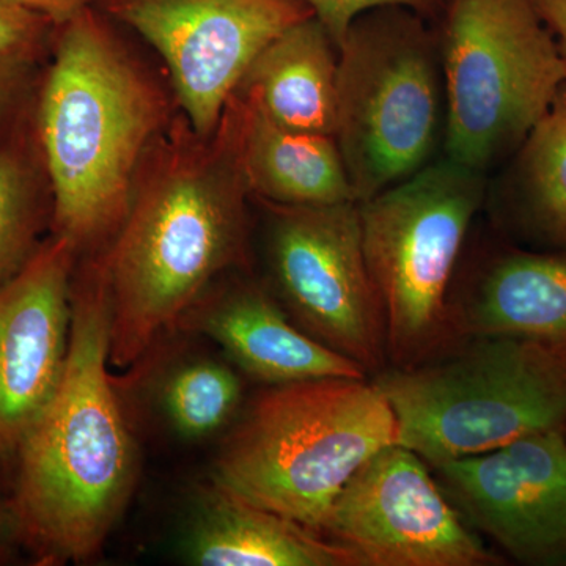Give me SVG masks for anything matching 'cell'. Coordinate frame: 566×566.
Returning a JSON list of instances; mask_svg holds the SVG:
<instances>
[{"mask_svg": "<svg viewBox=\"0 0 566 566\" xmlns=\"http://www.w3.org/2000/svg\"><path fill=\"white\" fill-rule=\"evenodd\" d=\"M248 196L229 107L211 137L185 120L156 140L128 212L99 253L111 367L137 364L216 275L243 262Z\"/></svg>", "mask_w": 566, "mask_h": 566, "instance_id": "cell-1", "label": "cell"}, {"mask_svg": "<svg viewBox=\"0 0 566 566\" xmlns=\"http://www.w3.org/2000/svg\"><path fill=\"white\" fill-rule=\"evenodd\" d=\"M109 324L98 255L74 273L65 367L21 447L7 499L36 565L95 557L136 488V444L109 375Z\"/></svg>", "mask_w": 566, "mask_h": 566, "instance_id": "cell-2", "label": "cell"}, {"mask_svg": "<svg viewBox=\"0 0 566 566\" xmlns=\"http://www.w3.org/2000/svg\"><path fill=\"white\" fill-rule=\"evenodd\" d=\"M167 114L161 88L95 6L55 25L32 106L51 234L77 253L111 243Z\"/></svg>", "mask_w": 566, "mask_h": 566, "instance_id": "cell-3", "label": "cell"}, {"mask_svg": "<svg viewBox=\"0 0 566 566\" xmlns=\"http://www.w3.org/2000/svg\"><path fill=\"white\" fill-rule=\"evenodd\" d=\"M397 436L392 408L365 378L270 386L226 439L214 482L324 535L346 483Z\"/></svg>", "mask_w": 566, "mask_h": 566, "instance_id": "cell-4", "label": "cell"}, {"mask_svg": "<svg viewBox=\"0 0 566 566\" xmlns=\"http://www.w3.org/2000/svg\"><path fill=\"white\" fill-rule=\"evenodd\" d=\"M468 338L442 359L376 376L398 446L433 465L531 434L566 433V346L512 335Z\"/></svg>", "mask_w": 566, "mask_h": 566, "instance_id": "cell-5", "label": "cell"}, {"mask_svg": "<svg viewBox=\"0 0 566 566\" xmlns=\"http://www.w3.org/2000/svg\"><path fill=\"white\" fill-rule=\"evenodd\" d=\"M438 36L405 7L365 11L338 46L334 139L357 202L431 164L444 144Z\"/></svg>", "mask_w": 566, "mask_h": 566, "instance_id": "cell-6", "label": "cell"}, {"mask_svg": "<svg viewBox=\"0 0 566 566\" xmlns=\"http://www.w3.org/2000/svg\"><path fill=\"white\" fill-rule=\"evenodd\" d=\"M441 17L446 158L485 175L542 120L565 62L534 0H446Z\"/></svg>", "mask_w": 566, "mask_h": 566, "instance_id": "cell-7", "label": "cell"}, {"mask_svg": "<svg viewBox=\"0 0 566 566\" xmlns=\"http://www.w3.org/2000/svg\"><path fill=\"white\" fill-rule=\"evenodd\" d=\"M483 197L485 175L444 156L359 203L365 260L395 367L427 363L452 340L447 294Z\"/></svg>", "mask_w": 566, "mask_h": 566, "instance_id": "cell-8", "label": "cell"}, {"mask_svg": "<svg viewBox=\"0 0 566 566\" xmlns=\"http://www.w3.org/2000/svg\"><path fill=\"white\" fill-rule=\"evenodd\" d=\"M270 207L271 271L294 323L365 374L381 371L385 318L365 260L359 203Z\"/></svg>", "mask_w": 566, "mask_h": 566, "instance_id": "cell-9", "label": "cell"}, {"mask_svg": "<svg viewBox=\"0 0 566 566\" xmlns=\"http://www.w3.org/2000/svg\"><path fill=\"white\" fill-rule=\"evenodd\" d=\"M161 55L185 120L218 132L245 71L274 36L315 17L305 0H95Z\"/></svg>", "mask_w": 566, "mask_h": 566, "instance_id": "cell-10", "label": "cell"}, {"mask_svg": "<svg viewBox=\"0 0 566 566\" xmlns=\"http://www.w3.org/2000/svg\"><path fill=\"white\" fill-rule=\"evenodd\" d=\"M324 536L363 566L501 564L431 475L403 446L386 447L352 476L331 506Z\"/></svg>", "mask_w": 566, "mask_h": 566, "instance_id": "cell-11", "label": "cell"}, {"mask_svg": "<svg viewBox=\"0 0 566 566\" xmlns=\"http://www.w3.org/2000/svg\"><path fill=\"white\" fill-rule=\"evenodd\" d=\"M465 523L524 565L566 566V433L433 464Z\"/></svg>", "mask_w": 566, "mask_h": 566, "instance_id": "cell-12", "label": "cell"}, {"mask_svg": "<svg viewBox=\"0 0 566 566\" xmlns=\"http://www.w3.org/2000/svg\"><path fill=\"white\" fill-rule=\"evenodd\" d=\"M77 255L66 238L50 234L0 283V488L10 490L21 447L61 381Z\"/></svg>", "mask_w": 566, "mask_h": 566, "instance_id": "cell-13", "label": "cell"}, {"mask_svg": "<svg viewBox=\"0 0 566 566\" xmlns=\"http://www.w3.org/2000/svg\"><path fill=\"white\" fill-rule=\"evenodd\" d=\"M178 324L210 337L245 375L268 386L367 375L290 322L273 297L252 283L200 297Z\"/></svg>", "mask_w": 566, "mask_h": 566, "instance_id": "cell-14", "label": "cell"}, {"mask_svg": "<svg viewBox=\"0 0 566 566\" xmlns=\"http://www.w3.org/2000/svg\"><path fill=\"white\" fill-rule=\"evenodd\" d=\"M199 566H363L352 549L212 483L182 543Z\"/></svg>", "mask_w": 566, "mask_h": 566, "instance_id": "cell-15", "label": "cell"}, {"mask_svg": "<svg viewBox=\"0 0 566 566\" xmlns=\"http://www.w3.org/2000/svg\"><path fill=\"white\" fill-rule=\"evenodd\" d=\"M229 112L249 193L275 207L357 202L334 137L282 128L237 93Z\"/></svg>", "mask_w": 566, "mask_h": 566, "instance_id": "cell-16", "label": "cell"}, {"mask_svg": "<svg viewBox=\"0 0 566 566\" xmlns=\"http://www.w3.org/2000/svg\"><path fill=\"white\" fill-rule=\"evenodd\" d=\"M337 74V44L311 17L256 54L237 95L282 128L334 137Z\"/></svg>", "mask_w": 566, "mask_h": 566, "instance_id": "cell-17", "label": "cell"}, {"mask_svg": "<svg viewBox=\"0 0 566 566\" xmlns=\"http://www.w3.org/2000/svg\"><path fill=\"white\" fill-rule=\"evenodd\" d=\"M465 337L512 335L566 346V253L506 249L453 315Z\"/></svg>", "mask_w": 566, "mask_h": 566, "instance_id": "cell-18", "label": "cell"}, {"mask_svg": "<svg viewBox=\"0 0 566 566\" xmlns=\"http://www.w3.org/2000/svg\"><path fill=\"white\" fill-rule=\"evenodd\" d=\"M32 106L0 139V283L20 273L51 230V182Z\"/></svg>", "mask_w": 566, "mask_h": 566, "instance_id": "cell-19", "label": "cell"}, {"mask_svg": "<svg viewBox=\"0 0 566 566\" xmlns=\"http://www.w3.org/2000/svg\"><path fill=\"white\" fill-rule=\"evenodd\" d=\"M517 222L546 252L566 253V84L520 147Z\"/></svg>", "mask_w": 566, "mask_h": 566, "instance_id": "cell-20", "label": "cell"}, {"mask_svg": "<svg viewBox=\"0 0 566 566\" xmlns=\"http://www.w3.org/2000/svg\"><path fill=\"white\" fill-rule=\"evenodd\" d=\"M243 400V382L229 365L199 359L182 364L161 387V406L174 430L202 441L234 419Z\"/></svg>", "mask_w": 566, "mask_h": 566, "instance_id": "cell-21", "label": "cell"}, {"mask_svg": "<svg viewBox=\"0 0 566 566\" xmlns=\"http://www.w3.org/2000/svg\"><path fill=\"white\" fill-rule=\"evenodd\" d=\"M44 59L0 54V139L32 106Z\"/></svg>", "mask_w": 566, "mask_h": 566, "instance_id": "cell-22", "label": "cell"}, {"mask_svg": "<svg viewBox=\"0 0 566 566\" xmlns=\"http://www.w3.org/2000/svg\"><path fill=\"white\" fill-rule=\"evenodd\" d=\"M305 2L314 11L316 20L322 21L338 48L349 25L365 11L381 9V7H405L428 20L441 14L446 0H305Z\"/></svg>", "mask_w": 566, "mask_h": 566, "instance_id": "cell-23", "label": "cell"}, {"mask_svg": "<svg viewBox=\"0 0 566 566\" xmlns=\"http://www.w3.org/2000/svg\"><path fill=\"white\" fill-rule=\"evenodd\" d=\"M55 25L46 18L0 0V54L44 59Z\"/></svg>", "mask_w": 566, "mask_h": 566, "instance_id": "cell-24", "label": "cell"}, {"mask_svg": "<svg viewBox=\"0 0 566 566\" xmlns=\"http://www.w3.org/2000/svg\"><path fill=\"white\" fill-rule=\"evenodd\" d=\"M3 2L32 11L50 20L52 24L59 25L87 7H92L95 0H3Z\"/></svg>", "mask_w": 566, "mask_h": 566, "instance_id": "cell-25", "label": "cell"}, {"mask_svg": "<svg viewBox=\"0 0 566 566\" xmlns=\"http://www.w3.org/2000/svg\"><path fill=\"white\" fill-rule=\"evenodd\" d=\"M534 6L553 33L566 66V0H534Z\"/></svg>", "mask_w": 566, "mask_h": 566, "instance_id": "cell-26", "label": "cell"}, {"mask_svg": "<svg viewBox=\"0 0 566 566\" xmlns=\"http://www.w3.org/2000/svg\"><path fill=\"white\" fill-rule=\"evenodd\" d=\"M18 547H21V543L9 502L0 501V564L10 562Z\"/></svg>", "mask_w": 566, "mask_h": 566, "instance_id": "cell-27", "label": "cell"}]
</instances>
